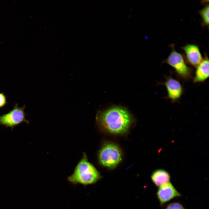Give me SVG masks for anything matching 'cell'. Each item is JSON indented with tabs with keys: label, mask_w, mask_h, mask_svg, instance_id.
<instances>
[{
	"label": "cell",
	"mask_w": 209,
	"mask_h": 209,
	"mask_svg": "<svg viewBox=\"0 0 209 209\" xmlns=\"http://www.w3.org/2000/svg\"><path fill=\"white\" fill-rule=\"evenodd\" d=\"M151 179L156 186L161 185L170 182V176L168 172L163 169L157 170L151 176Z\"/></svg>",
	"instance_id": "obj_10"
},
{
	"label": "cell",
	"mask_w": 209,
	"mask_h": 209,
	"mask_svg": "<svg viewBox=\"0 0 209 209\" xmlns=\"http://www.w3.org/2000/svg\"><path fill=\"white\" fill-rule=\"evenodd\" d=\"M25 106L20 107L16 104L13 109L8 112L0 116V125H3L12 129L23 122L29 123L26 119Z\"/></svg>",
	"instance_id": "obj_5"
},
{
	"label": "cell",
	"mask_w": 209,
	"mask_h": 209,
	"mask_svg": "<svg viewBox=\"0 0 209 209\" xmlns=\"http://www.w3.org/2000/svg\"><path fill=\"white\" fill-rule=\"evenodd\" d=\"M170 46L172 48V51L163 62L173 67L181 78L184 80L191 78L192 70L186 64L183 56L176 51L174 44H170Z\"/></svg>",
	"instance_id": "obj_4"
},
{
	"label": "cell",
	"mask_w": 209,
	"mask_h": 209,
	"mask_svg": "<svg viewBox=\"0 0 209 209\" xmlns=\"http://www.w3.org/2000/svg\"><path fill=\"white\" fill-rule=\"evenodd\" d=\"M167 89L168 98L172 102L178 101L183 93V89L180 82L172 77H167L164 83Z\"/></svg>",
	"instance_id": "obj_6"
},
{
	"label": "cell",
	"mask_w": 209,
	"mask_h": 209,
	"mask_svg": "<svg viewBox=\"0 0 209 209\" xmlns=\"http://www.w3.org/2000/svg\"><path fill=\"white\" fill-rule=\"evenodd\" d=\"M165 209H185L182 205L178 203H173L167 206Z\"/></svg>",
	"instance_id": "obj_12"
},
{
	"label": "cell",
	"mask_w": 209,
	"mask_h": 209,
	"mask_svg": "<svg viewBox=\"0 0 209 209\" xmlns=\"http://www.w3.org/2000/svg\"><path fill=\"white\" fill-rule=\"evenodd\" d=\"M99 172L88 160L84 153L73 173L68 178V180L73 185L81 184L84 185L96 183L100 178Z\"/></svg>",
	"instance_id": "obj_2"
},
{
	"label": "cell",
	"mask_w": 209,
	"mask_h": 209,
	"mask_svg": "<svg viewBox=\"0 0 209 209\" xmlns=\"http://www.w3.org/2000/svg\"><path fill=\"white\" fill-rule=\"evenodd\" d=\"M193 78L194 83L202 82L209 77V60L206 56L196 67Z\"/></svg>",
	"instance_id": "obj_9"
},
{
	"label": "cell",
	"mask_w": 209,
	"mask_h": 209,
	"mask_svg": "<svg viewBox=\"0 0 209 209\" xmlns=\"http://www.w3.org/2000/svg\"><path fill=\"white\" fill-rule=\"evenodd\" d=\"M209 4H206L199 12L202 17L203 24L204 25L208 26L209 24Z\"/></svg>",
	"instance_id": "obj_11"
},
{
	"label": "cell",
	"mask_w": 209,
	"mask_h": 209,
	"mask_svg": "<svg viewBox=\"0 0 209 209\" xmlns=\"http://www.w3.org/2000/svg\"><path fill=\"white\" fill-rule=\"evenodd\" d=\"M122 154L119 147L111 142L105 143L101 147L98 155L100 163L109 169H113L122 160Z\"/></svg>",
	"instance_id": "obj_3"
},
{
	"label": "cell",
	"mask_w": 209,
	"mask_h": 209,
	"mask_svg": "<svg viewBox=\"0 0 209 209\" xmlns=\"http://www.w3.org/2000/svg\"><path fill=\"white\" fill-rule=\"evenodd\" d=\"M7 103L6 96L3 93H0V108L4 107Z\"/></svg>",
	"instance_id": "obj_13"
},
{
	"label": "cell",
	"mask_w": 209,
	"mask_h": 209,
	"mask_svg": "<svg viewBox=\"0 0 209 209\" xmlns=\"http://www.w3.org/2000/svg\"><path fill=\"white\" fill-rule=\"evenodd\" d=\"M157 195L161 205L175 197L181 196L179 193L170 182L159 187Z\"/></svg>",
	"instance_id": "obj_7"
},
{
	"label": "cell",
	"mask_w": 209,
	"mask_h": 209,
	"mask_svg": "<svg viewBox=\"0 0 209 209\" xmlns=\"http://www.w3.org/2000/svg\"><path fill=\"white\" fill-rule=\"evenodd\" d=\"M96 120L102 131L114 134H125L134 122L133 118L129 112L119 107L99 112L97 114Z\"/></svg>",
	"instance_id": "obj_1"
},
{
	"label": "cell",
	"mask_w": 209,
	"mask_h": 209,
	"mask_svg": "<svg viewBox=\"0 0 209 209\" xmlns=\"http://www.w3.org/2000/svg\"><path fill=\"white\" fill-rule=\"evenodd\" d=\"M185 52L189 63L196 67L202 62L203 58L198 46L194 44H187L181 47Z\"/></svg>",
	"instance_id": "obj_8"
}]
</instances>
